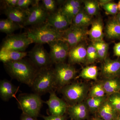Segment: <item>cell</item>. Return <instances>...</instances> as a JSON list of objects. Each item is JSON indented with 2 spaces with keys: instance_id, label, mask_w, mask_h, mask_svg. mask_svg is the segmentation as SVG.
Masks as SVG:
<instances>
[{
  "instance_id": "ee69618b",
  "label": "cell",
  "mask_w": 120,
  "mask_h": 120,
  "mask_svg": "<svg viewBox=\"0 0 120 120\" xmlns=\"http://www.w3.org/2000/svg\"><path fill=\"white\" fill-rule=\"evenodd\" d=\"M117 5L118 11H120V0L119 1L118 4H117Z\"/></svg>"
},
{
  "instance_id": "52a82bcc",
  "label": "cell",
  "mask_w": 120,
  "mask_h": 120,
  "mask_svg": "<svg viewBox=\"0 0 120 120\" xmlns=\"http://www.w3.org/2000/svg\"><path fill=\"white\" fill-rule=\"evenodd\" d=\"M56 87L61 89L71 83L76 75L75 68L71 65L64 63L55 64L54 68Z\"/></svg>"
},
{
  "instance_id": "7bdbcfd3",
  "label": "cell",
  "mask_w": 120,
  "mask_h": 120,
  "mask_svg": "<svg viewBox=\"0 0 120 120\" xmlns=\"http://www.w3.org/2000/svg\"><path fill=\"white\" fill-rule=\"evenodd\" d=\"M89 120H103L102 119L100 118V117H99L98 116H96L94 117H92V118H91Z\"/></svg>"
},
{
  "instance_id": "9a60e30c",
  "label": "cell",
  "mask_w": 120,
  "mask_h": 120,
  "mask_svg": "<svg viewBox=\"0 0 120 120\" xmlns=\"http://www.w3.org/2000/svg\"><path fill=\"white\" fill-rule=\"evenodd\" d=\"M101 75L105 79L119 77L120 59L112 60L106 58L102 66Z\"/></svg>"
},
{
  "instance_id": "9c48e42d",
  "label": "cell",
  "mask_w": 120,
  "mask_h": 120,
  "mask_svg": "<svg viewBox=\"0 0 120 120\" xmlns=\"http://www.w3.org/2000/svg\"><path fill=\"white\" fill-rule=\"evenodd\" d=\"M40 0L31 6L28 10V17L24 27L26 26L31 27L38 26L47 21L49 14L43 8Z\"/></svg>"
},
{
  "instance_id": "8d00e7d4",
  "label": "cell",
  "mask_w": 120,
  "mask_h": 120,
  "mask_svg": "<svg viewBox=\"0 0 120 120\" xmlns=\"http://www.w3.org/2000/svg\"><path fill=\"white\" fill-rule=\"evenodd\" d=\"M2 5L1 7H16L18 0H1Z\"/></svg>"
},
{
  "instance_id": "4dcf8cb0",
  "label": "cell",
  "mask_w": 120,
  "mask_h": 120,
  "mask_svg": "<svg viewBox=\"0 0 120 120\" xmlns=\"http://www.w3.org/2000/svg\"><path fill=\"white\" fill-rule=\"evenodd\" d=\"M98 59L97 50L93 45H89L87 48L86 63L90 64L95 62Z\"/></svg>"
},
{
  "instance_id": "d6986e66",
  "label": "cell",
  "mask_w": 120,
  "mask_h": 120,
  "mask_svg": "<svg viewBox=\"0 0 120 120\" xmlns=\"http://www.w3.org/2000/svg\"><path fill=\"white\" fill-rule=\"evenodd\" d=\"M96 114V116L103 120H117L119 115L107 98Z\"/></svg>"
},
{
  "instance_id": "7a4b0ae2",
  "label": "cell",
  "mask_w": 120,
  "mask_h": 120,
  "mask_svg": "<svg viewBox=\"0 0 120 120\" xmlns=\"http://www.w3.org/2000/svg\"><path fill=\"white\" fill-rule=\"evenodd\" d=\"M26 32L33 42L36 44L42 45L54 41L62 40L63 32L56 30L46 22L31 27Z\"/></svg>"
},
{
  "instance_id": "6da1fadb",
  "label": "cell",
  "mask_w": 120,
  "mask_h": 120,
  "mask_svg": "<svg viewBox=\"0 0 120 120\" xmlns=\"http://www.w3.org/2000/svg\"><path fill=\"white\" fill-rule=\"evenodd\" d=\"M4 65L12 78L31 87L38 69L31 61L23 59L7 62Z\"/></svg>"
},
{
  "instance_id": "f6af8a7d",
  "label": "cell",
  "mask_w": 120,
  "mask_h": 120,
  "mask_svg": "<svg viewBox=\"0 0 120 120\" xmlns=\"http://www.w3.org/2000/svg\"><path fill=\"white\" fill-rule=\"evenodd\" d=\"M117 120H120V114L118 115V117H117Z\"/></svg>"
},
{
  "instance_id": "b9f144b4",
  "label": "cell",
  "mask_w": 120,
  "mask_h": 120,
  "mask_svg": "<svg viewBox=\"0 0 120 120\" xmlns=\"http://www.w3.org/2000/svg\"><path fill=\"white\" fill-rule=\"evenodd\" d=\"M114 19L119 23L120 24V12L117 15Z\"/></svg>"
},
{
  "instance_id": "bcb514c9",
  "label": "cell",
  "mask_w": 120,
  "mask_h": 120,
  "mask_svg": "<svg viewBox=\"0 0 120 120\" xmlns=\"http://www.w3.org/2000/svg\"></svg>"
},
{
  "instance_id": "ffe728a7",
  "label": "cell",
  "mask_w": 120,
  "mask_h": 120,
  "mask_svg": "<svg viewBox=\"0 0 120 120\" xmlns=\"http://www.w3.org/2000/svg\"><path fill=\"white\" fill-rule=\"evenodd\" d=\"M19 88L7 79L1 80L0 82V95L3 101H8L13 97L18 91Z\"/></svg>"
},
{
  "instance_id": "8fae6325",
  "label": "cell",
  "mask_w": 120,
  "mask_h": 120,
  "mask_svg": "<svg viewBox=\"0 0 120 120\" xmlns=\"http://www.w3.org/2000/svg\"><path fill=\"white\" fill-rule=\"evenodd\" d=\"M48 44L50 49L49 54L52 64L64 62L70 50L68 45L62 40L54 41Z\"/></svg>"
},
{
  "instance_id": "d6a6232c",
  "label": "cell",
  "mask_w": 120,
  "mask_h": 120,
  "mask_svg": "<svg viewBox=\"0 0 120 120\" xmlns=\"http://www.w3.org/2000/svg\"><path fill=\"white\" fill-rule=\"evenodd\" d=\"M42 4L49 14H52L57 11L58 1L55 0H42Z\"/></svg>"
},
{
  "instance_id": "e575fe53",
  "label": "cell",
  "mask_w": 120,
  "mask_h": 120,
  "mask_svg": "<svg viewBox=\"0 0 120 120\" xmlns=\"http://www.w3.org/2000/svg\"><path fill=\"white\" fill-rule=\"evenodd\" d=\"M106 13L108 15H116L118 10L117 4L111 1L101 5Z\"/></svg>"
},
{
  "instance_id": "7402d4cb",
  "label": "cell",
  "mask_w": 120,
  "mask_h": 120,
  "mask_svg": "<svg viewBox=\"0 0 120 120\" xmlns=\"http://www.w3.org/2000/svg\"><path fill=\"white\" fill-rule=\"evenodd\" d=\"M101 82L107 96L120 92V79L119 77L105 79Z\"/></svg>"
},
{
  "instance_id": "f546056e",
  "label": "cell",
  "mask_w": 120,
  "mask_h": 120,
  "mask_svg": "<svg viewBox=\"0 0 120 120\" xmlns=\"http://www.w3.org/2000/svg\"><path fill=\"white\" fill-rule=\"evenodd\" d=\"M105 95L106 94L101 82L95 84L90 89L88 94L89 98L101 97Z\"/></svg>"
},
{
  "instance_id": "7c38bea8",
  "label": "cell",
  "mask_w": 120,
  "mask_h": 120,
  "mask_svg": "<svg viewBox=\"0 0 120 120\" xmlns=\"http://www.w3.org/2000/svg\"><path fill=\"white\" fill-rule=\"evenodd\" d=\"M49 93V99L45 102L48 105L50 114L56 116H64L67 112L68 105L65 101L57 97L54 90Z\"/></svg>"
},
{
  "instance_id": "60d3db41",
  "label": "cell",
  "mask_w": 120,
  "mask_h": 120,
  "mask_svg": "<svg viewBox=\"0 0 120 120\" xmlns=\"http://www.w3.org/2000/svg\"><path fill=\"white\" fill-rule=\"evenodd\" d=\"M110 1H111V0H99L98 2L99 4L101 5Z\"/></svg>"
},
{
  "instance_id": "603a6c76",
  "label": "cell",
  "mask_w": 120,
  "mask_h": 120,
  "mask_svg": "<svg viewBox=\"0 0 120 120\" xmlns=\"http://www.w3.org/2000/svg\"><path fill=\"white\" fill-rule=\"evenodd\" d=\"M106 36L110 39H120V24L115 19L109 20L105 29Z\"/></svg>"
},
{
  "instance_id": "5b68a950",
  "label": "cell",
  "mask_w": 120,
  "mask_h": 120,
  "mask_svg": "<svg viewBox=\"0 0 120 120\" xmlns=\"http://www.w3.org/2000/svg\"><path fill=\"white\" fill-rule=\"evenodd\" d=\"M17 100L23 113L34 118L38 116L44 102L40 95L35 93L22 94Z\"/></svg>"
},
{
  "instance_id": "277c9868",
  "label": "cell",
  "mask_w": 120,
  "mask_h": 120,
  "mask_svg": "<svg viewBox=\"0 0 120 120\" xmlns=\"http://www.w3.org/2000/svg\"><path fill=\"white\" fill-rule=\"evenodd\" d=\"M68 105L84 101L87 98L90 90L89 85L84 82L70 83L60 89Z\"/></svg>"
},
{
  "instance_id": "4fadbf2b",
  "label": "cell",
  "mask_w": 120,
  "mask_h": 120,
  "mask_svg": "<svg viewBox=\"0 0 120 120\" xmlns=\"http://www.w3.org/2000/svg\"><path fill=\"white\" fill-rule=\"evenodd\" d=\"M46 22L53 28L61 32L67 30L71 24L61 8L55 12L49 14Z\"/></svg>"
},
{
  "instance_id": "d4e9b609",
  "label": "cell",
  "mask_w": 120,
  "mask_h": 120,
  "mask_svg": "<svg viewBox=\"0 0 120 120\" xmlns=\"http://www.w3.org/2000/svg\"><path fill=\"white\" fill-rule=\"evenodd\" d=\"M23 28L22 26L8 18L0 20V31L8 35L12 34L16 30Z\"/></svg>"
},
{
  "instance_id": "836d02e7",
  "label": "cell",
  "mask_w": 120,
  "mask_h": 120,
  "mask_svg": "<svg viewBox=\"0 0 120 120\" xmlns=\"http://www.w3.org/2000/svg\"><path fill=\"white\" fill-rule=\"evenodd\" d=\"M82 1L79 0H69L64 2L61 8L62 11L82 8Z\"/></svg>"
},
{
  "instance_id": "30bf717a",
  "label": "cell",
  "mask_w": 120,
  "mask_h": 120,
  "mask_svg": "<svg viewBox=\"0 0 120 120\" xmlns=\"http://www.w3.org/2000/svg\"><path fill=\"white\" fill-rule=\"evenodd\" d=\"M86 28L79 27L71 25L63 32L62 41L68 45L70 49L82 43L88 35Z\"/></svg>"
},
{
  "instance_id": "e0dca14e",
  "label": "cell",
  "mask_w": 120,
  "mask_h": 120,
  "mask_svg": "<svg viewBox=\"0 0 120 120\" xmlns=\"http://www.w3.org/2000/svg\"><path fill=\"white\" fill-rule=\"evenodd\" d=\"M87 48L81 43L70 49L68 56L70 64L86 63Z\"/></svg>"
},
{
  "instance_id": "ac0fdd59",
  "label": "cell",
  "mask_w": 120,
  "mask_h": 120,
  "mask_svg": "<svg viewBox=\"0 0 120 120\" xmlns=\"http://www.w3.org/2000/svg\"><path fill=\"white\" fill-rule=\"evenodd\" d=\"M103 30V22L101 18L92 21L90 29L88 32V35L92 42L103 41L104 37Z\"/></svg>"
},
{
  "instance_id": "2e32d148",
  "label": "cell",
  "mask_w": 120,
  "mask_h": 120,
  "mask_svg": "<svg viewBox=\"0 0 120 120\" xmlns=\"http://www.w3.org/2000/svg\"><path fill=\"white\" fill-rule=\"evenodd\" d=\"M67 112L71 120H85L88 119L90 112L86 102L69 105Z\"/></svg>"
},
{
  "instance_id": "83f0119b",
  "label": "cell",
  "mask_w": 120,
  "mask_h": 120,
  "mask_svg": "<svg viewBox=\"0 0 120 120\" xmlns=\"http://www.w3.org/2000/svg\"><path fill=\"white\" fill-rule=\"evenodd\" d=\"M92 45L96 49L98 53V59L104 61L106 58L109 45L108 43L104 41L92 42Z\"/></svg>"
},
{
  "instance_id": "7dc6e473",
  "label": "cell",
  "mask_w": 120,
  "mask_h": 120,
  "mask_svg": "<svg viewBox=\"0 0 120 120\" xmlns=\"http://www.w3.org/2000/svg\"></svg>"
},
{
  "instance_id": "f1b7e54d",
  "label": "cell",
  "mask_w": 120,
  "mask_h": 120,
  "mask_svg": "<svg viewBox=\"0 0 120 120\" xmlns=\"http://www.w3.org/2000/svg\"><path fill=\"white\" fill-rule=\"evenodd\" d=\"M84 4V10L90 16L96 15L99 11L98 1L95 0H85Z\"/></svg>"
},
{
  "instance_id": "1f68e13d",
  "label": "cell",
  "mask_w": 120,
  "mask_h": 120,
  "mask_svg": "<svg viewBox=\"0 0 120 120\" xmlns=\"http://www.w3.org/2000/svg\"><path fill=\"white\" fill-rule=\"evenodd\" d=\"M107 99L118 114H120V92L107 96Z\"/></svg>"
},
{
  "instance_id": "44dd1931",
  "label": "cell",
  "mask_w": 120,
  "mask_h": 120,
  "mask_svg": "<svg viewBox=\"0 0 120 120\" xmlns=\"http://www.w3.org/2000/svg\"><path fill=\"white\" fill-rule=\"evenodd\" d=\"M26 52L0 50V60L4 64L23 59L27 55Z\"/></svg>"
},
{
  "instance_id": "ab89813d",
  "label": "cell",
  "mask_w": 120,
  "mask_h": 120,
  "mask_svg": "<svg viewBox=\"0 0 120 120\" xmlns=\"http://www.w3.org/2000/svg\"><path fill=\"white\" fill-rule=\"evenodd\" d=\"M20 120H38L37 119V118H34L32 117L22 113L21 115Z\"/></svg>"
},
{
  "instance_id": "3957f363",
  "label": "cell",
  "mask_w": 120,
  "mask_h": 120,
  "mask_svg": "<svg viewBox=\"0 0 120 120\" xmlns=\"http://www.w3.org/2000/svg\"><path fill=\"white\" fill-rule=\"evenodd\" d=\"M31 87L39 95L54 90L56 86L54 69L51 67L38 69Z\"/></svg>"
},
{
  "instance_id": "74e56055",
  "label": "cell",
  "mask_w": 120,
  "mask_h": 120,
  "mask_svg": "<svg viewBox=\"0 0 120 120\" xmlns=\"http://www.w3.org/2000/svg\"><path fill=\"white\" fill-rule=\"evenodd\" d=\"M45 120H67L66 116L65 115L62 116H56L50 115L48 116H42Z\"/></svg>"
},
{
  "instance_id": "8992f818",
  "label": "cell",
  "mask_w": 120,
  "mask_h": 120,
  "mask_svg": "<svg viewBox=\"0 0 120 120\" xmlns=\"http://www.w3.org/2000/svg\"><path fill=\"white\" fill-rule=\"evenodd\" d=\"M33 43L26 32L9 35L2 41L0 50L25 52L28 46Z\"/></svg>"
},
{
  "instance_id": "cb8c5ba5",
  "label": "cell",
  "mask_w": 120,
  "mask_h": 120,
  "mask_svg": "<svg viewBox=\"0 0 120 120\" xmlns=\"http://www.w3.org/2000/svg\"><path fill=\"white\" fill-rule=\"evenodd\" d=\"M92 21L91 16L88 15L82 8L73 19L71 25L79 27L86 28L91 24Z\"/></svg>"
},
{
  "instance_id": "d590c367",
  "label": "cell",
  "mask_w": 120,
  "mask_h": 120,
  "mask_svg": "<svg viewBox=\"0 0 120 120\" xmlns=\"http://www.w3.org/2000/svg\"><path fill=\"white\" fill-rule=\"evenodd\" d=\"M37 0H18L16 7L25 10H28L29 8L38 2Z\"/></svg>"
},
{
  "instance_id": "ba28073f",
  "label": "cell",
  "mask_w": 120,
  "mask_h": 120,
  "mask_svg": "<svg viewBox=\"0 0 120 120\" xmlns=\"http://www.w3.org/2000/svg\"><path fill=\"white\" fill-rule=\"evenodd\" d=\"M28 55L31 62L38 69L51 67L52 64L49 53L42 45L36 44Z\"/></svg>"
},
{
  "instance_id": "484cf974",
  "label": "cell",
  "mask_w": 120,
  "mask_h": 120,
  "mask_svg": "<svg viewBox=\"0 0 120 120\" xmlns=\"http://www.w3.org/2000/svg\"><path fill=\"white\" fill-rule=\"evenodd\" d=\"M107 95L101 97H93L87 98L85 101L90 112L96 113L100 107L107 100Z\"/></svg>"
},
{
  "instance_id": "f35d334b",
  "label": "cell",
  "mask_w": 120,
  "mask_h": 120,
  "mask_svg": "<svg viewBox=\"0 0 120 120\" xmlns=\"http://www.w3.org/2000/svg\"><path fill=\"white\" fill-rule=\"evenodd\" d=\"M113 53L114 56L120 57V42L115 43L113 47Z\"/></svg>"
},
{
  "instance_id": "5bb4252c",
  "label": "cell",
  "mask_w": 120,
  "mask_h": 120,
  "mask_svg": "<svg viewBox=\"0 0 120 120\" xmlns=\"http://www.w3.org/2000/svg\"><path fill=\"white\" fill-rule=\"evenodd\" d=\"M1 8L2 12L7 16V18L24 27L28 17V9L23 10L17 7Z\"/></svg>"
},
{
  "instance_id": "4316f807",
  "label": "cell",
  "mask_w": 120,
  "mask_h": 120,
  "mask_svg": "<svg viewBox=\"0 0 120 120\" xmlns=\"http://www.w3.org/2000/svg\"><path fill=\"white\" fill-rule=\"evenodd\" d=\"M98 75V67L92 65L83 68L80 73L79 77L86 79L97 80Z\"/></svg>"
}]
</instances>
